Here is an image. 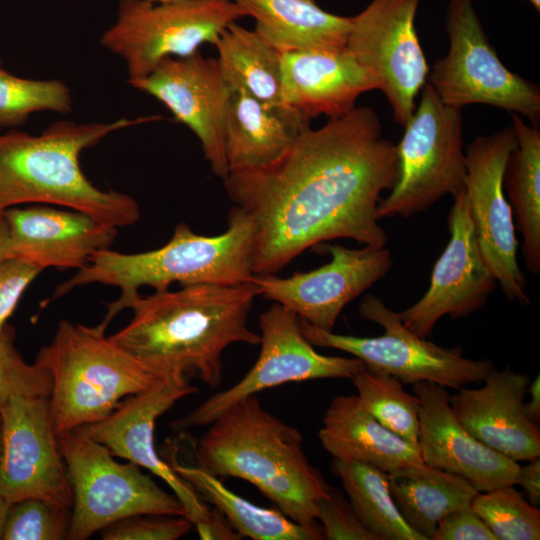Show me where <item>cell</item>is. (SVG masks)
I'll list each match as a JSON object with an SVG mask.
<instances>
[{
  "label": "cell",
  "instance_id": "cell-1",
  "mask_svg": "<svg viewBox=\"0 0 540 540\" xmlns=\"http://www.w3.org/2000/svg\"><path fill=\"white\" fill-rule=\"evenodd\" d=\"M397 175L396 144L368 106L308 128L270 164L229 172L225 190L254 224V275L275 274L338 238L385 247L377 207Z\"/></svg>",
  "mask_w": 540,
  "mask_h": 540
},
{
  "label": "cell",
  "instance_id": "cell-2",
  "mask_svg": "<svg viewBox=\"0 0 540 540\" xmlns=\"http://www.w3.org/2000/svg\"><path fill=\"white\" fill-rule=\"evenodd\" d=\"M258 295L251 281L139 294L129 305L132 319L109 339L158 370L191 374L216 388L223 378L225 349L234 343H260V335L248 325Z\"/></svg>",
  "mask_w": 540,
  "mask_h": 540
},
{
  "label": "cell",
  "instance_id": "cell-3",
  "mask_svg": "<svg viewBox=\"0 0 540 540\" xmlns=\"http://www.w3.org/2000/svg\"><path fill=\"white\" fill-rule=\"evenodd\" d=\"M208 426L196 447L199 468L248 481L294 522L317 523L318 502L331 486L308 460L297 428L268 412L257 395L233 404Z\"/></svg>",
  "mask_w": 540,
  "mask_h": 540
},
{
  "label": "cell",
  "instance_id": "cell-4",
  "mask_svg": "<svg viewBox=\"0 0 540 540\" xmlns=\"http://www.w3.org/2000/svg\"><path fill=\"white\" fill-rule=\"evenodd\" d=\"M158 117L112 122L53 123L38 135L0 134V211L24 204L63 206L105 224L127 227L140 218L131 196L97 188L83 173L81 153L109 134Z\"/></svg>",
  "mask_w": 540,
  "mask_h": 540
},
{
  "label": "cell",
  "instance_id": "cell-5",
  "mask_svg": "<svg viewBox=\"0 0 540 540\" xmlns=\"http://www.w3.org/2000/svg\"><path fill=\"white\" fill-rule=\"evenodd\" d=\"M227 221V229L215 236L197 234L181 222L166 244L151 251H98L85 267L57 286L53 298L93 283L119 288L120 296L107 305V314L100 323L107 328L117 314L129 308L144 286L160 292L173 283L188 286L250 282L254 277V224L237 206L231 208Z\"/></svg>",
  "mask_w": 540,
  "mask_h": 540
},
{
  "label": "cell",
  "instance_id": "cell-6",
  "mask_svg": "<svg viewBox=\"0 0 540 540\" xmlns=\"http://www.w3.org/2000/svg\"><path fill=\"white\" fill-rule=\"evenodd\" d=\"M105 332L100 324L62 320L36 356L34 363L51 376L49 403L58 437L105 419L126 397L170 373L124 351Z\"/></svg>",
  "mask_w": 540,
  "mask_h": 540
},
{
  "label": "cell",
  "instance_id": "cell-7",
  "mask_svg": "<svg viewBox=\"0 0 540 540\" xmlns=\"http://www.w3.org/2000/svg\"><path fill=\"white\" fill-rule=\"evenodd\" d=\"M73 502L68 540H86L120 520L144 514L187 516L175 494L135 463H120L102 444L72 431L58 437Z\"/></svg>",
  "mask_w": 540,
  "mask_h": 540
},
{
  "label": "cell",
  "instance_id": "cell-8",
  "mask_svg": "<svg viewBox=\"0 0 540 540\" xmlns=\"http://www.w3.org/2000/svg\"><path fill=\"white\" fill-rule=\"evenodd\" d=\"M420 93V101L396 145L397 180L378 204L379 220L409 218L465 188L461 112L444 104L428 82Z\"/></svg>",
  "mask_w": 540,
  "mask_h": 540
},
{
  "label": "cell",
  "instance_id": "cell-9",
  "mask_svg": "<svg viewBox=\"0 0 540 540\" xmlns=\"http://www.w3.org/2000/svg\"><path fill=\"white\" fill-rule=\"evenodd\" d=\"M358 313L380 325L384 333L376 337L337 334L299 318L300 329L313 346L347 352L367 370L393 376L403 384L430 381L457 390L480 384L494 367L490 359L465 357L461 347L445 348L415 335L403 325L399 312L371 293L361 300Z\"/></svg>",
  "mask_w": 540,
  "mask_h": 540
},
{
  "label": "cell",
  "instance_id": "cell-10",
  "mask_svg": "<svg viewBox=\"0 0 540 540\" xmlns=\"http://www.w3.org/2000/svg\"><path fill=\"white\" fill-rule=\"evenodd\" d=\"M234 0H120L115 22L101 45L126 65L128 82L146 77L167 57H184L213 44L244 17Z\"/></svg>",
  "mask_w": 540,
  "mask_h": 540
},
{
  "label": "cell",
  "instance_id": "cell-11",
  "mask_svg": "<svg viewBox=\"0 0 540 540\" xmlns=\"http://www.w3.org/2000/svg\"><path fill=\"white\" fill-rule=\"evenodd\" d=\"M472 3L450 1L445 23L449 49L435 61L427 82L448 106L460 110L470 104H485L524 116L536 126L540 119L539 87L502 63Z\"/></svg>",
  "mask_w": 540,
  "mask_h": 540
},
{
  "label": "cell",
  "instance_id": "cell-12",
  "mask_svg": "<svg viewBox=\"0 0 540 540\" xmlns=\"http://www.w3.org/2000/svg\"><path fill=\"white\" fill-rule=\"evenodd\" d=\"M260 353L244 377L226 390L213 394L185 416L170 423L175 432L208 426L238 401L286 383L327 378L351 379L365 368L356 357L318 353L304 337L299 317L274 302L259 316Z\"/></svg>",
  "mask_w": 540,
  "mask_h": 540
},
{
  "label": "cell",
  "instance_id": "cell-13",
  "mask_svg": "<svg viewBox=\"0 0 540 540\" xmlns=\"http://www.w3.org/2000/svg\"><path fill=\"white\" fill-rule=\"evenodd\" d=\"M420 0H371L351 24L347 51L386 97L392 117L405 126L427 82L429 66L417 35Z\"/></svg>",
  "mask_w": 540,
  "mask_h": 540
},
{
  "label": "cell",
  "instance_id": "cell-14",
  "mask_svg": "<svg viewBox=\"0 0 540 540\" xmlns=\"http://www.w3.org/2000/svg\"><path fill=\"white\" fill-rule=\"evenodd\" d=\"M517 145L512 126L478 136L465 151V194L482 255L504 296L529 305L527 280L517 261L518 241L504 173Z\"/></svg>",
  "mask_w": 540,
  "mask_h": 540
},
{
  "label": "cell",
  "instance_id": "cell-15",
  "mask_svg": "<svg viewBox=\"0 0 540 540\" xmlns=\"http://www.w3.org/2000/svg\"><path fill=\"white\" fill-rule=\"evenodd\" d=\"M197 391L184 373L170 372L149 388L126 397L105 419L74 430L102 444L112 455L135 463L163 480L180 500L194 526L209 518L210 509L158 455L154 428L160 416L180 399Z\"/></svg>",
  "mask_w": 540,
  "mask_h": 540
},
{
  "label": "cell",
  "instance_id": "cell-16",
  "mask_svg": "<svg viewBox=\"0 0 540 540\" xmlns=\"http://www.w3.org/2000/svg\"><path fill=\"white\" fill-rule=\"evenodd\" d=\"M324 250L331 260L317 269L286 278L254 275L251 282L264 298L281 304L316 328L333 331L346 305L382 279L393 259L386 247L351 249L334 244Z\"/></svg>",
  "mask_w": 540,
  "mask_h": 540
},
{
  "label": "cell",
  "instance_id": "cell-17",
  "mask_svg": "<svg viewBox=\"0 0 540 540\" xmlns=\"http://www.w3.org/2000/svg\"><path fill=\"white\" fill-rule=\"evenodd\" d=\"M0 413V495L9 504L36 497L72 508V490L51 418L49 397L15 395Z\"/></svg>",
  "mask_w": 540,
  "mask_h": 540
},
{
  "label": "cell",
  "instance_id": "cell-18",
  "mask_svg": "<svg viewBox=\"0 0 540 540\" xmlns=\"http://www.w3.org/2000/svg\"><path fill=\"white\" fill-rule=\"evenodd\" d=\"M447 226L450 238L427 291L399 312L403 325L425 339L442 317L464 318L481 309L498 285L479 248L465 191L453 196Z\"/></svg>",
  "mask_w": 540,
  "mask_h": 540
},
{
  "label": "cell",
  "instance_id": "cell-19",
  "mask_svg": "<svg viewBox=\"0 0 540 540\" xmlns=\"http://www.w3.org/2000/svg\"><path fill=\"white\" fill-rule=\"evenodd\" d=\"M129 84L163 103L199 139L212 172L222 181L228 176L225 127L232 90L217 59L199 51L167 57L146 77Z\"/></svg>",
  "mask_w": 540,
  "mask_h": 540
},
{
  "label": "cell",
  "instance_id": "cell-20",
  "mask_svg": "<svg viewBox=\"0 0 540 540\" xmlns=\"http://www.w3.org/2000/svg\"><path fill=\"white\" fill-rule=\"evenodd\" d=\"M420 401L418 446L423 463L463 477L478 492L515 485L520 464L471 435L454 415L447 388L413 384Z\"/></svg>",
  "mask_w": 540,
  "mask_h": 540
},
{
  "label": "cell",
  "instance_id": "cell-21",
  "mask_svg": "<svg viewBox=\"0 0 540 540\" xmlns=\"http://www.w3.org/2000/svg\"><path fill=\"white\" fill-rule=\"evenodd\" d=\"M531 379L494 367L480 388L461 387L449 394V403L462 426L477 440L515 462L540 457L539 425L524 411Z\"/></svg>",
  "mask_w": 540,
  "mask_h": 540
},
{
  "label": "cell",
  "instance_id": "cell-22",
  "mask_svg": "<svg viewBox=\"0 0 540 540\" xmlns=\"http://www.w3.org/2000/svg\"><path fill=\"white\" fill-rule=\"evenodd\" d=\"M4 214L9 226V257L42 270L82 269L95 253L110 248L118 230L85 213L46 204L14 206Z\"/></svg>",
  "mask_w": 540,
  "mask_h": 540
},
{
  "label": "cell",
  "instance_id": "cell-23",
  "mask_svg": "<svg viewBox=\"0 0 540 540\" xmlns=\"http://www.w3.org/2000/svg\"><path fill=\"white\" fill-rule=\"evenodd\" d=\"M281 75L283 104L310 121L342 117L361 94L376 89L347 49L284 52Z\"/></svg>",
  "mask_w": 540,
  "mask_h": 540
},
{
  "label": "cell",
  "instance_id": "cell-24",
  "mask_svg": "<svg viewBox=\"0 0 540 540\" xmlns=\"http://www.w3.org/2000/svg\"><path fill=\"white\" fill-rule=\"evenodd\" d=\"M310 128V120L285 105L264 103L246 91L231 93L225 127L229 172L265 166Z\"/></svg>",
  "mask_w": 540,
  "mask_h": 540
},
{
  "label": "cell",
  "instance_id": "cell-25",
  "mask_svg": "<svg viewBox=\"0 0 540 540\" xmlns=\"http://www.w3.org/2000/svg\"><path fill=\"white\" fill-rule=\"evenodd\" d=\"M318 438L333 459L368 464L386 473L423 463L418 444L385 428L363 408L357 395H339L331 401Z\"/></svg>",
  "mask_w": 540,
  "mask_h": 540
},
{
  "label": "cell",
  "instance_id": "cell-26",
  "mask_svg": "<svg viewBox=\"0 0 540 540\" xmlns=\"http://www.w3.org/2000/svg\"><path fill=\"white\" fill-rule=\"evenodd\" d=\"M255 19V32L281 54L343 50L351 19L322 9L315 0H234Z\"/></svg>",
  "mask_w": 540,
  "mask_h": 540
},
{
  "label": "cell",
  "instance_id": "cell-27",
  "mask_svg": "<svg viewBox=\"0 0 540 540\" xmlns=\"http://www.w3.org/2000/svg\"><path fill=\"white\" fill-rule=\"evenodd\" d=\"M388 482L401 515L425 540H431L440 520L470 507L479 493L463 477L425 463L388 473Z\"/></svg>",
  "mask_w": 540,
  "mask_h": 540
},
{
  "label": "cell",
  "instance_id": "cell-28",
  "mask_svg": "<svg viewBox=\"0 0 540 540\" xmlns=\"http://www.w3.org/2000/svg\"><path fill=\"white\" fill-rule=\"evenodd\" d=\"M517 145L506 165L504 189L515 217V228L523 238L522 257L526 269L540 272V131L522 116L512 113Z\"/></svg>",
  "mask_w": 540,
  "mask_h": 540
},
{
  "label": "cell",
  "instance_id": "cell-29",
  "mask_svg": "<svg viewBox=\"0 0 540 540\" xmlns=\"http://www.w3.org/2000/svg\"><path fill=\"white\" fill-rule=\"evenodd\" d=\"M172 469L202 500L213 504L242 536L253 540H322L321 525H302L280 510L257 506L231 491L224 483L198 466L173 462Z\"/></svg>",
  "mask_w": 540,
  "mask_h": 540
},
{
  "label": "cell",
  "instance_id": "cell-30",
  "mask_svg": "<svg viewBox=\"0 0 540 540\" xmlns=\"http://www.w3.org/2000/svg\"><path fill=\"white\" fill-rule=\"evenodd\" d=\"M214 46L219 68L232 91L242 89L264 103L284 105L282 54L255 30L233 22L221 32Z\"/></svg>",
  "mask_w": 540,
  "mask_h": 540
},
{
  "label": "cell",
  "instance_id": "cell-31",
  "mask_svg": "<svg viewBox=\"0 0 540 540\" xmlns=\"http://www.w3.org/2000/svg\"><path fill=\"white\" fill-rule=\"evenodd\" d=\"M331 468L360 521L380 540H425L397 508L388 473L368 464L338 459H333Z\"/></svg>",
  "mask_w": 540,
  "mask_h": 540
},
{
  "label": "cell",
  "instance_id": "cell-32",
  "mask_svg": "<svg viewBox=\"0 0 540 540\" xmlns=\"http://www.w3.org/2000/svg\"><path fill=\"white\" fill-rule=\"evenodd\" d=\"M360 404L385 428L418 444L420 401L407 392L397 378L374 373L366 368L351 378Z\"/></svg>",
  "mask_w": 540,
  "mask_h": 540
},
{
  "label": "cell",
  "instance_id": "cell-33",
  "mask_svg": "<svg viewBox=\"0 0 540 540\" xmlns=\"http://www.w3.org/2000/svg\"><path fill=\"white\" fill-rule=\"evenodd\" d=\"M71 109V91L64 82L18 77L0 65V127L22 125L35 112L68 113Z\"/></svg>",
  "mask_w": 540,
  "mask_h": 540
},
{
  "label": "cell",
  "instance_id": "cell-34",
  "mask_svg": "<svg viewBox=\"0 0 540 540\" xmlns=\"http://www.w3.org/2000/svg\"><path fill=\"white\" fill-rule=\"evenodd\" d=\"M471 508L496 540L540 539V510L526 501L514 485L479 492Z\"/></svg>",
  "mask_w": 540,
  "mask_h": 540
},
{
  "label": "cell",
  "instance_id": "cell-35",
  "mask_svg": "<svg viewBox=\"0 0 540 540\" xmlns=\"http://www.w3.org/2000/svg\"><path fill=\"white\" fill-rule=\"evenodd\" d=\"M71 507L44 498H25L10 504L2 540L67 539Z\"/></svg>",
  "mask_w": 540,
  "mask_h": 540
},
{
  "label": "cell",
  "instance_id": "cell-36",
  "mask_svg": "<svg viewBox=\"0 0 540 540\" xmlns=\"http://www.w3.org/2000/svg\"><path fill=\"white\" fill-rule=\"evenodd\" d=\"M8 324L0 331V412L15 395L49 397L51 376L39 365L27 363L14 345Z\"/></svg>",
  "mask_w": 540,
  "mask_h": 540
},
{
  "label": "cell",
  "instance_id": "cell-37",
  "mask_svg": "<svg viewBox=\"0 0 540 540\" xmlns=\"http://www.w3.org/2000/svg\"><path fill=\"white\" fill-rule=\"evenodd\" d=\"M194 526L187 516L144 514L115 522L101 530L103 540H176Z\"/></svg>",
  "mask_w": 540,
  "mask_h": 540
},
{
  "label": "cell",
  "instance_id": "cell-38",
  "mask_svg": "<svg viewBox=\"0 0 540 540\" xmlns=\"http://www.w3.org/2000/svg\"><path fill=\"white\" fill-rule=\"evenodd\" d=\"M316 520L328 540H380L360 521L349 500L333 487L318 502Z\"/></svg>",
  "mask_w": 540,
  "mask_h": 540
},
{
  "label": "cell",
  "instance_id": "cell-39",
  "mask_svg": "<svg viewBox=\"0 0 540 540\" xmlns=\"http://www.w3.org/2000/svg\"><path fill=\"white\" fill-rule=\"evenodd\" d=\"M41 271L38 266L15 257L0 261V331L7 325L26 288Z\"/></svg>",
  "mask_w": 540,
  "mask_h": 540
},
{
  "label": "cell",
  "instance_id": "cell-40",
  "mask_svg": "<svg viewBox=\"0 0 540 540\" xmlns=\"http://www.w3.org/2000/svg\"><path fill=\"white\" fill-rule=\"evenodd\" d=\"M431 540H496L470 507L454 511L437 524Z\"/></svg>",
  "mask_w": 540,
  "mask_h": 540
},
{
  "label": "cell",
  "instance_id": "cell-41",
  "mask_svg": "<svg viewBox=\"0 0 540 540\" xmlns=\"http://www.w3.org/2000/svg\"><path fill=\"white\" fill-rule=\"evenodd\" d=\"M200 539H222L238 540L242 536L232 527L225 516L218 510H210V516L207 521L194 526Z\"/></svg>",
  "mask_w": 540,
  "mask_h": 540
},
{
  "label": "cell",
  "instance_id": "cell-42",
  "mask_svg": "<svg viewBox=\"0 0 540 540\" xmlns=\"http://www.w3.org/2000/svg\"><path fill=\"white\" fill-rule=\"evenodd\" d=\"M520 465L517 473L515 485H519L533 506H540V457Z\"/></svg>",
  "mask_w": 540,
  "mask_h": 540
},
{
  "label": "cell",
  "instance_id": "cell-43",
  "mask_svg": "<svg viewBox=\"0 0 540 540\" xmlns=\"http://www.w3.org/2000/svg\"><path fill=\"white\" fill-rule=\"evenodd\" d=\"M529 400L524 402V411L530 421L540 423V377L537 375L528 386Z\"/></svg>",
  "mask_w": 540,
  "mask_h": 540
},
{
  "label": "cell",
  "instance_id": "cell-44",
  "mask_svg": "<svg viewBox=\"0 0 540 540\" xmlns=\"http://www.w3.org/2000/svg\"><path fill=\"white\" fill-rule=\"evenodd\" d=\"M10 235L4 211H0V261L9 257Z\"/></svg>",
  "mask_w": 540,
  "mask_h": 540
},
{
  "label": "cell",
  "instance_id": "cell-45",
  "mask_svg": "<svg viewBox=\"0 0 540 540\" xmlns=\"http://www.w3.org/2000/svg\"><path fill=\"white\" fill-rule=\"evenodd\" d=\"M10 504L0 495V540L2 539L4 522Z\"/></svg>",
  "mask_w": 540,
  "mask_h": 540
},
{
  "label": "cell",
  "instance_id": "cell-46",
  "mask_svg": "<svg viewBox=\"0 0 540 540\" xmlns=\"http://www.w3.org/2000/svg\"><path fill=\"white\" fill-rule=\"evenodd\" d=\"M2 449H3V421H2V416L0 413V458L2 454Z\"/></svg>",
  "mask_w": 540,
  "mask_h": 540
},
{
  "label": "cell",
  "instance_id": "cell-47",
  "mask_svg": "<svg viewBox=\"0 0 540 540\" xmlns=\"http://www.w3.org/2000/svg\"><path fill=\"white\" fill-rule=\"evenodd\" d=\"M537 12L540 11V0H529Z\"/></svg>",
  "mask_w": 540,
  "mask_h": 540
},
{
  "label": "cell",
  "instance_id": "cell-48",
  "mask_svg": "<svg viewBox=\"0 0 540 540\" xmlns=\"http://www.w3.org/2000/svg\"><path fill=\"white\" fill-rule=\"evenodd\" d=\"M151 2H168V1H176V0H147Z\"/></svg>",
  "mask_w": 540,
  "mask_h": 540
},
{
  "label": "cell",
  "instance_id": "cell-49",
  "mask_svg": "<svg viewBox=\"0 0 540 540\" xmlns=\"http://www.w3.org/2000/svg\"><path fill=\"white\" fill-rule=\"evenodd\" d=\"M0 65H1V58H0Z\"/></svg>",
  "mask_w": 540,
  "mask_h": 540
},
{
  "label": "cell",
  "instance_id": "cell-50",
  "mask_svg": "<svg viewBox=\"0 0 540 540\" xmlns=\"http://www.w3.org/2000/svg\"><path fill=\"white\" fill-rule=\"evenodd\" d=\"M471 1H475V0H471Z\"/></svg>",
  "mask_w": 540,
  "mask_h": 540
}]
</instances>
